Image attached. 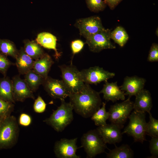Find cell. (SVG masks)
<instances>
[{
  "label": "cell",
  "instance_id": "obj_1",
  "mask_svg": "<svg viewBox=\"0 0 158 158\" xmlns=\"http://www.w3.org/2000/svg\"><path fill=\"white\" fill-rule=\"evenodd\" d=\"M68 97L73 109L85 118L91 117L102 104L99 92L86 83L80 90L71 94Z\"/></svg>",
  "mask_w": 158,
  "mask_h": 158
},
{
  "label": "cell",
  "instance_id": "obj_2",
  "mask_svg": "<svg viewBox=\"0 0 158 158\" xmlns=\"http://www.w3.org/2000/svg\"><path fill=\"white\" fill-rule=\"evenodd\" d=\"M60 105L54 110L50 116L44 121L58 132L63 131L73 119V106L64 99H60Z\"/></svg>",
  "mask_w": 158,
  "mask_h": 158
},
{
  "label": "cell",
  "instance_id": "obj_3",
  "mask_svg": "<svg viewBox=\"0 0 158 158\" xmlns=\"http://www.w3.org/2000/svg\"><path fill=\"white\" fill-rule=\"evenodd\" d=\"M128 118L129 121L125 128L122 134L126 133L131 136L134 142L143 143L146 140V126L145 113L134 111L130 114Z\"/></svg>",
  "mask_w": 158,
  "mask_h": 158
},
{
  "label": "cell",
  "instance_id": "obj_4",
  "mask_svg": "<svg viewBox=\"0 0 158 158\" xmlns=\"http://www.w3.org/2000/svg\"><path fill=\"white\" fill-rule=\"evenodd\" d=\"M81 147L84 148L87 158H92L104 152L107 148L96 129L92 130L83 134L81 139Z\"/></svg>",
  "mask_w": 158,
  "mask_h": 158
},
{
  "label": "cell",
  "instance_id": "obj_5",
  "mask_svg": "<svg viewBox=\"0 0 158 158\" xmlns=\"http://www.w3.org/2000/svg\"><path fill=\"white\" fill-rule=\"evenodd\" d=\"M18 127L15 118L10 115L0 124V149L12 146L16 141Z\"/></svg>",
  "mask_w": 158,
  "mask_h": 158
},
{
  "label": "cell",
  "instance_id": "obj_6",
  "mask_svg": "<svg viewBox=\"0 0 158 158\" xmlns=\"http://www.w3.org/2000/svg\"><path fill=\"white\" fill-rule=\"evenodd\" d=\"M62 80L70 94L76 92L84 86L85 83L81 77L80 71L72 64L60 65Z\"/></svg>",
  "mask_w": 158,
  "mask_h": 158
},
{
  "label": "cell",
  "instance_id": "obj_7",
  "mask_svg": "<svg viewBox=\"0 0 158 158\" xmlns=\"http://www.w3.org/2000/svg\"><path fill=\"white\" fill-rule=\"evenodd\" d=\"M133 102L128 98L122 102L111 106L108 112L109 120L111 123L117 125L121 128L133 109Z\"/></svg>",
  "mask_w": 158,
  "mask_h": 158
},
{
  "label": "cell",
  "instance_id": "obj_8",
  "mask_svg": "<svg viewBox=\"0 0 158 158\" xmlns=\"http://www.w3.org/2000/svg\"><path fill=\"white\" fill-rule=\"evenodd\" d=\"M111 31L105 29L86 38V42L92 52L98 53L104 49L116 48L111 41Z\"/></svg>",
  "mask_w": 158,
  "mask_h": 158
},
{
  "label": "cell",
  "instance_id": "obj_9",
  "mask_svg": "<svg viewBox=\"0 0 158 158\" xmlns=\"http://www.w3.org/2000/svg\"><path fill=\"white\" fill-rule=\"evenodd\" d=\"M80 72L83 82L89 85H97L101 82L107 81L115 75L114 73L97 66L83 69Z\"/></svg>",
  "mask_w": 158,
  "mask_h": 158
},
{
  "label": "cell",
  "instance_id": "obj_10",
  "mask_svg": "<svg viewBox=\"0 0 158 158\" xmlns=\"http://www.w3.org/2000/svg\"><path fill=\"white\" fill-rule=\"evenodd\" d=\"M48 94L54 99H64L70 93L62 80L53 78L48 76L42 84Z\"/></svg>",
  "mask_w": 158,
  "mask_h": 158
},
{
  "label": "cell",
  "instance_id": "obj_11",
  "mask_svg": "<svg viewBox=\"0 0 158 158\" xmlns=\"http://www.w3.org/2000/svg\"><path fill=\"white\" fill-rule=\"evenodd\" d=\"M77 138L68 139L62 138L57 141L54 146V152L59 158H80L76 154L79 148L76 145Z\"/></svg>",
  "mask_w": 158,
  "mask_h": 158
},
{
  "label": "cell",
  "instance_id": "obj_12",
  "mask_svg": "<svg viewBox=\"0 0 158 158\" xmlns=\"http://www.w3.org/2000/svg\"><path fill=\"white\" fill-rule=\"evenodd\" d=\"M75 25L80 34L85 38L104 29L100 18L97 16L79 19Z\"/></svg>",
  "mask_w": 158,
  "mask_h": 158
},
{
  "label": "cell",
  "instance_id": "obj_13",
  "mask_svg": "<svg viewBox=\"0 0 158 158\" xmlns=\"http://www.w3.org/2000/svg\"><path fill=\"white\" fill-rule=\"evenodd\" d=\"M121 128L112 123L98 126L96 130L106 144H115L122 140Z\"/></svg>",
  "mask_w": 158,
  "mask_h": 158
},
{
  "label": "cell",
  "instance_id": "obj_14",
  "mask_svg": "<svg viewBox=\"0 0 158 158\" xmlns=\"http://www.w3.org/2000/svg\"><path fill=\"white\" fill-rule=\"evenodd\" d=\"M12 80L13 94L15 101L22 102L27 98L34 99L33 91L24 79H21L19 75H16Z\"/></svg>",
  "mask_w": 158,
  "mask_h": 158
},
{
  "label": "cell",
  "instance_id": "obj_15",
  "mask_svg": "<svg viewBox=\"0 0 158 158\" xmlns=\"http://www.w3.org/2000/svg\"><path fill=\"white\" fill-rule=\"evenodd\" d=\"M146 82V79L136 75L126 76L123 83L120 87L121 90L125 91V95L128 98L135 96L137 93L144 89Z\"/></svg>",
  "mask_w": 158,
  "mask_h": 158
},
{
  "label": "cell",
  "instance_id": "obj_16",
  "mask_svg": "<svg viewBox=\"0 0 158 158\" xmlns=\"http://www.w3.org/2000/svg\"><path fill=\"white\" fill-rule=\"evenodd\" d=\"M104 82L102 89L99 92L103 94V98L106 101L114 102L119 100H125V92L121 90L117 82L109 83L107 81Z\"/></svg>",
  "mask_w": 158,
  "mask_h": 158
},
{
  "label": "cell",
  "instance_id": "obj_17",
  "mask_svg": "<svg viewBox=\"0 0 158 158\" xmlns=\"http://www.w3.org/2000/svg\"><path fill=\"white\" fill-rule=\"evenodd\" d=\"M133 104V109L138 112L148 113L152 107V99L149 90L143 89L136 95Z\"/></svg>",
  "mask_w": 158,
  "mask_h": 158
},
{
  "label": "cell",
  "instance_id": "obj_18",
  "mask_svg": "<svg viewBox=\"0 0 158 158\" xmlns=\"http://www.w3.org/2000/svg\"><path fill=\"white\" fill-rule=\"evenodd\" d=\"M15 59V64L20 74H25L33 69L34 61L26 53L23 48L18 51Z\"/></svg>",
  "mask_w": 158,
  "mask_h": 158
},
{
  "label": "cell",
  "instance_id": "obj_19",
  "mask_svg": "<svg viewBox=\"0 0 158 158\" xmlns=\"http://www.w3.org/2000/svg\"><path fill=\"white\" fill-rule=\"evenodd\" d=\"M54 63L51 56L44 53L41 57L34 61L32 69L45 79L48 76V74Z\"/></svg>",
  "mask_w": 158,
  "mask_h": 158
},
{
  "label": "cell",
  "instance_id": "obj_20",
  "mask_svg": "<svg viewBox=\"0 0 158 158\" xmlns=\"http://www.w3.org/2000/svg\"><path fill=\"white\" fill-rule=\"evenodd\" d=\"M37 42L41 46L54 50L55 56L57 59L60 56V54L56 48L57 39L51 34L47 32H42L38 34L36 39Z\"/></svg>",
  "mask_w": 158,
  "mask_h": 158
},
{
  "label": "cell",
  "instance_id": "obj_21",
  "mask_svg": "<svg viewBox=\"0 0 158 158\" xmlns=\"http://www.w3.org/2000/svg\"><path fill=\"white\" fill-rule=\"evenodd\" d=\"M0 99L12 103L15 102L13 94L12 80L6 76L0 79Z\"/></svg>",
  "mask_w": 158,
  "mask_h": 158
},
{
  "label": "cell",
  "instance_id": "obj_22",
  "mask_svg": "<svg viewBox=\"0 0 158 158\" xmlns=\"http://www.w3.org/2000/svg\"><path fill=\"white\" fill-rule=\"evenodd\" d=\"M133 151L127 144H123L111 150H109V153H107L108 158H131L133 157Z\"/></svg>",
  "mask_w": 158,
  "mask_h": 158
},
{
  "label": "cell",
  "instance_id": "obj_23",
  "mask_svg": "<svg viewBox=\"0 0 158 158\" xmlns=\"http://www.w3.org/2000/svg\"><path fill=\"white\" fill-rule=\"evenodd\" d=\"M24 49L28 55L35 60L41 57L44 54L41 46L33 41H25Z\"/></svg>",
  "mask_w": 158,
  "mask_h": 158
},
{
  "label": "cell",
  "instance_id": "obj_24",
  "mask_svg": "<svg viewBox=\"0 0 158 158\" xmlns=\"http://www.w3.org/2000/svg\"><path fill=\"white\" fill-rule=\"evenodd\" d=\"M25 75L24 80L33 92L35 91L38 89L45 79L32 69Z\"/></svg>",
  "mask_w": 158,
  "mask_h": 158
},
{
  "label": "cell",
  "instance_id": "obj_25",
  "mask_svg": "<svg viewBox=\"0 0 158 158\" xmlns=\"http://www.w3.org/2000/svg\"><path fill=\"white\" fill-rule=\"evenodd\" d=\"M110 38L120 47H123L127 43L129 36L126 31L122 27H116L110 33Z\"/></svg>",
  "mask_w": 158,
  "mask_h": 158
},
{
  "label": "cell",
  "instance_id": "obj_26",
  "mask_svg": "<svg viewBox=\"0 0 158 158\" xmlns=\"http://www.w3.org/2000/svg\"><path fill=\"white\" fill-rule=\"evenodd\" d=\"M102 106L91 116V119L94 122L95 125L98 126L106 124V121L109 119V112L106 109V102H102Z\"/></svg>",
  "mask_w": 158,
  "mask_h": 158
},
{
  "label": "cell",
  "instance_id": "obj_27",
  "mask_svg": "<svg viewBox=\"0 0 158 158\" xmlns=\"http://www.w3.org/2000/svg\"><path fill=\"white\" fill-rule=\"evenodd\" d=\"M18 51L13 42L7 39H0V52L15 58Z\"/></svg>",
  "mask_w": 158,
  "mask_h": 158
},
{
  "label": "cell",
  "instance_id": "obj_28",
  "mask_svg": "<svg viewBox=\"0 0 158 158\" xmlns=\"http://www.w3.org/2000/svg\"><path fill=\"white\" fill-rule=\"evenodd\" d=\"M148 113L149 120L147 123L146 134L151 137H158V120L153 117L150 112Z\"/></svg>",
  "mask_w": 158,
  "mask_h": 158
},
{
  "label": "cell",
  "instance_id": "obj_29",
  "mask_svg": "<svg viewBox=\"0 0 158 158\" xmlns=\"http://www.w3.org/2000/svg\"><path fill=\"white\" fill-rule=\"evenodd\" d=\"M13 108L12 103L0 99V121H2L9 115Z\"/></svg>",
  "mask_w": 158,
  "mask_h": 158
},
{
  "label": "cell",
  "instance_id": "obj_30",
  "mask_svg": "<svg viewBox=\"0 0 158 158\" xmlns=\"http://www.w3.org/2000/svg\"><path fill=\"white\" fill-rule=\"evenodd\" d=\"M88 8L95 12L103 11L105 8L106 4L102 0H86Z\"/></svg>",
  "mask_w": 158,
  "mask_h": 158
},
{
  "label": "cell",
  "instance_id": "obj_31",
  "mask_svg": "<svg viewBox=\"0 0 158 158\" xmlns=\"http://www.w3.org/2000/svg\"><path fill=\"white\" fill-rule=\"evenodd\" d=\"M14 64L9 60L6 56L0 52V72L4 76L10 66Z\"/></svg>",
  "mask_w": 158,
  "mask_h": 158
},
{
  "label": "cell",
  "instance_id": "obj_32",
  "mask_svg": "<svg viewBox=\"0 0 158 158\" xmlns=\"http://www.w3.org/2000/svg\"><path fill=\"white\" fill-rule=\"evenodd\" d=\"M147 61L150 62L158 61V44L157 43L152 44L150 50Z\"/></svg>",
  "mask_w": 158,
  "mask_h": 158
},
{
  "label": "cell",
  "instance_id": "obj_33",
  "mask_svg": "<svg viewBox=\"0 0 158 158\" xmlns=\"http://www.w3.org/2000/svg\"><path fill=\"white\" fill-rule=\"evenodd\" d=\"M150 141V150L151 157L157 158L158 156V137H151Z\"/></svg>",
  "mask_w": 158,
  "mask_h": 158
},
{
  "label": "cell",
  "instance_id": "obj_34",
  "mask_svg": "<svg viewBox=\"0 0 158 158\" xmlns=\"http://www.w3.org/2000/svg\"><path fill=\"white\" fill-rule=\"evenodd\" d=\"M47 104L42 98L38 96L35 100L33 105L34 111L37 113H42L46 109Z\"/></svg>",
  "mask_w": 158,
  "mask_h": 158
},
{
  "label": "cell",
  "instance_id": "obj_35",
  "mask_svg": "<svg viewBox=\"0 0 158 158\" xmlns=\"http://www.w3.org/2000/svg\"><path fill=\"white\" fill-rule=\"evenodd\" d=\"M84 44L81 40H77L71 42V47L73 54H75L79 52L83 48Z\"/></svg>",
  "mask_w": 158,
  "mask_h": 158
},
{
  "label": "cell",
  "instance_id": "obj_36",
  "mask_svg": "<svg viewBox=\"0 0 158 158\" xmlns=\"http://www.w3.org/2000/svg\"><path fill=\"white\" fill-rule=\"evenodd\" d=\"M32 119L28 114L25 113L21 114L19 117V123L20 124L24 126H28L31 124Z\"/></svg>",
  "mask_w": 158,
  "mask_h": 158
},
{
  "label": "cell",
  "instance_id": "obj_37",
  "mask_svg": "<svg viewBox=\"0 0 158 158\" xmlns=\"http://www.w3.org/2000/svg\"><path fill=\"white\" fill-rule=\"evenodd\" d=\"M122 0H104V2L111 10H113Z\"/></svg>",
  "mask_w": 158,
  "mask_h": 158
},
{
  "label": "cell",
  "instance_id": "obj_38",
  "mask_svg": "<svg viewBox=\"0 0 158 158\" xmlns=\"http://www.w3.org/2000/svg\"><path fill=\"white\" fill-rule=\"evenodd\" d=\"M1 121H0V124L1 122Z\"/></svg>",
  "mask_w": 158,
  "mask_h": 158
}]
</instances>
